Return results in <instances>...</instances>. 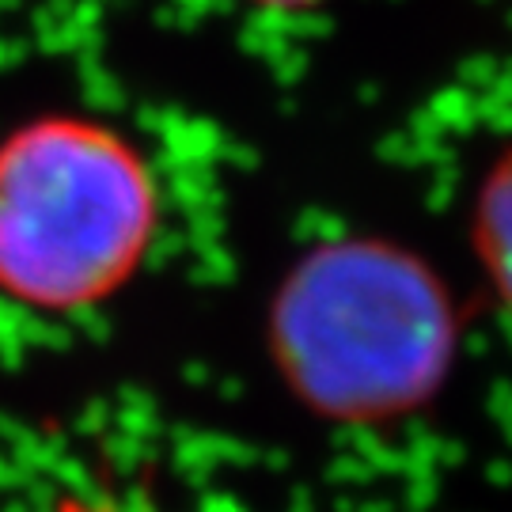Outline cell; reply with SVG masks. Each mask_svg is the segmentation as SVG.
I'll return each mask as SVG.
<instances>
[{
  "label": "cell",
  "mask_w": 512,
  "mask_h": 512,
  "mask_svg": "<svg viewBox=\"0 0 512 512\" xmlns=\"http://www.w3.org/2000/svg\"><path fill=\"white\" fill-rule=\"evenodd\" d=\"M258 4H270V8H304V4H315V0H258Z\"/></svg>",
  "instance_id": "cell-4"
},
{
  "label": "cell",
  "mask_w": 512,
  "mask_h": 512,
  "mask_svg": "<svg viewBox=\"0 0 512 512\" xmlns=\"http://www.w3.org/2000/svg\"><path fill=\"white\" fill-rule=\"evenodd\" d=\"M285 387L330 421L406 418L437 399L459 353L444 277L387 239H338L296 262L270 308Z\"/></svg>",
  "instance_id": "cell-1"
},
{
  "label": "cell",
  "mask_w": 512,
  "mask_h": 512,
  "mask_svg": "<svg viewBox=\"0 0 512 512\" xmlns=\"http://www.w3.org/2000/svg\"><path fill=\"white\" fill-rule=\"evenodd\" d=\"M156 224L152 171L118 129L38 118L0 141V296L95 308L141 270Z\"/></svg>",
  "instance_id": "cell-2"
},
{
  "label": "cell",
  "mask_w": 512,
  "mask_h": 512,
  "mask_svg": "<svg viewBox=\"0 0 512 512\" xmlns=\"http://www.w3.org/2000/svg\"><path fill=\"white\" fill-rule=\"evenodd\" d=\"M65 512H99V509H92V505H84V501H76V505H69Z\"/></svg>",
  "instance_id": "cell-5"
},
{
  "label": "cell",
  "mask_w": 512,
  "mask_h": 512,
  "mask_svg": "<svg viewBox=\"0 0 512 512\" xmlns=\"http://www.w3.org/2000/svg\"><path fill=\"white\" fill-rule=\"evenodd\" d=\"M471 243L490 289L512 315V148L478 186L471 209Z\"/></svg>",
  "instance_id": "cell-3"
}]
</instances>
